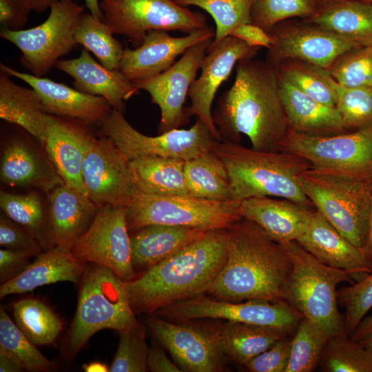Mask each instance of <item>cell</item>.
Here are the masks:
<instances>
[{"label": "cell", "mask_w": 372, "mask_h": 372, "mask_svg": "<svg viewBox=\"0 0 372 372\" xmlns=\"http://www.w3.org/2000/svg\"><path fill=\"white\" fill-rule=\"evenodd\" d=\"M358 342L372 352V332L358 341Z\"/></svg>", "instance_id": "be15d7a7"}, {"label": "cell", "mask_w": 372, "mask_h": 372, "mask_svg": "<svg viewBox=\"0 0 372 372\" xmlns=\"http://www.w3.org/2000/svg\"><path fill=\"white\" fill-rule=\"evenodd\" d=\"M31 11L24 0H0L1 29L23 30Z\"/></svg>", "instance_id": "816d5d0a"}, {"label": "cell", "mask_w": 372, "mask_h": 372, "mask_svg": "<svg viewBox=\"0 0 372 372\" xmlns=\"http://www.w3.org/2000/svg\"><path fill=\"white\" fill-rule=\"evenodd\" d=\"M103 21L114 34L138 47L150 30L189 34L208 28L205 16L174 0H101Z\"/></svg>", "instance_id": "7c38bea8"}, {"label": "cell", "mask_w": 372, "mask_h": 372, "mask_svg": "<svg viewBox=\"0 0 372 372\" xmlns=\"http://www.w3.org/2000/svg\"><path fill=\"white\" fill-rule=\"evenodd\" d=\"M307 23L287 27L276 25L269 32L273 43L266 61L276 68L284 60L297 59L327 70L340 55L362 47Z\"/></svg>", "instance_id": "d6986e66"}, {"label": "cell", "mask_w": 372, "mask_h": 372, "mask_svg": "<svg viewBox=\"0 0 372 372\" xmlns=\"http://www.w3.org/2000/svg\"><path fill=\"white\" fill-rule=\"evenodd\" d=\"M180 6H195L207 12L214 20L215 36L210 45L218 43L238 25L252 23L254 0H174Z\"/></svg>", "instance_id": "b9f144b4"}, {"label": "cell", "mask_w": 372, "mask_h": 372, "mask_svg": "<svg viewBox=\"0 0 372 372\" xmlns=\"http://www.w3.org/2000/svg\"><path fill=\"white\" fill-rule=\"evenodd\" d=\"M4 309H0V349L14 358L23 369L29 371H52L56 366L45 357Z\"/></svg>", "instance_id": "60d3db41"}, {"label": "cell", "mask_w": 372, "mask_h": 372, "mask_svg": "<svg viewBox=\"0 0 372 372\" xmlns=\"http://www.w3.org/2000/svg\"><path fill=\"white\" fill-rule=\"evenodd\" d=\"M84 14V7L74 0H59L42 23L17 31L1 29L0 36L21 51L24 68L43 77L76 45L74 34Z\"/></svg>", "instance_id": "9c48e42d"}, {"label": "cell", "mask_w": 372, "mask_h": 372, "mask_svg": "<svg viewBox=\"0 0 372 372\" xmlns=\"http://www.w3.org/2000/svg\"><path fill=\"white\" fill-rule=\"evenodd\" d=\"M23 367L11 356L0 349V371L1 372H19Z\"/></svg>", "instance_id": "9f6ffc18"}, {"label": "cell", "mask_w": 372, "mask_h": 372, "mask_svg": "<svg viewBox=\"0 0 372 372\" xmlns=\"http://www.w3.org/2000/svg\"><path fill=\"white\" fill-rule=\"evenodd\" d=\"M100 207L65 184L49 194V215L55 247L71 251L94 221Z\"/></svg>", "instance_id": "484cf974"}, {"label": "cell", "mask_w": 372, "mask_h": 372, "mask_svg": "<svg viewBox=\"0 0 372 372\" xmlns=\"http://www.w3.org/2000/svg\"><path fill=\"white\" fill-rule=\"evenodd\" d=\"M147 370L152 372H183L180 368L171 360L158 346L149 348L147 356Z\"/></svg>", "instance_id": "11a10c76"}, {"label": "cell", "mask_w": 372, "mask_h": 372, "mask_svg": "<svg viewBox=\"0 0 372 372\" xmlns=\"http://www.w3.org/2000/svg\"><path fill=\"white\" fill-rule=\"evenodd\" d=\"M0 68V117L16 125L43 147L47 135V115L42 100L32 87L19 85Z\"/></svg>", "instance_id": "4dcf8cb0"}, {"label": "cell", "mask_w": 372, "mask_h": 372, "mask_svg": "<svg viewBox=\"0 0 372 372\" xmlns=\"http://www.w3.org/2000/svg\"><path fill=\"white\" fill-rule=\"evenodd\" d=\"M89 125L79 119L48 114L47 135L43 147L64 184L86 196L83 163L96 139Z\"/></svg>", "instance_id": "44dd1931"}, {"label": "cell", "mask_w": 372, "mask_h": 372, "mask_svg": "<svg viewBox=\"0 0 372 372\" xmlns=\"http://www.w3.org/2000/svg\"><path fill=\"white\" fill-rule=\"evenodd\" d=\"M87 264L78 259L72 251L54 247L41 252L21 273L1 285L0 298L32 291L58 282L76 283L81 280Z\"/></svg>", "instance_id": "f1b7e54d"}, {"label": "cell", "mask_w": 372, "mask_h": 372, "mask_svg": "<svg viewBox=\"0 0 372 372\" xmlns=\"http://www.w3.org/2000/svg\"><path fill=\"white\" fill-rule=\"evenodd\" d=\"M82 175L88 197L99 207H125L137 190L130 161L106 136L94 140L85 157Z\"/></svg>", "instance_id": "e0dca14e"}, {"label": "cell", "mask_w": 372, "mask_h": 372, "mask_svg": "<svg viewBox=\"0 0 372 372\" xmlns=\"http://www.w3.org/2000/svg\"><path fill=\"white\" fill-rule=\"evenodd\" d=\"M363 250L368 260L372 264V198L371 205L369 232L366 242Z\"/></svg>", "instance_id": "94428289"}, {"label": "cell", "mask_w": 372, "mask_h": 372, "mask_svg": "<svg viewBox=\"0 0 372 372\" xmlns=\"http://www.w3.org/2000/svg\"><path fill=\"white\" fill-rule=\"evenodd\" d=\"M298 181L313 207L363 250L369 232L372 180L311 167L299 175Z\"/></svg>", "instance_id": "52a82bcc"}, {"label": "cell", "mask_w": 372, "mask_h": 372, "mask_svg": "<svg viewBox=\"0 0 372 372\" xmlns=\"http://www.w3.org/2000/svg\"><path fill=\"white\" fill-rule=\"evenodd\" d=\"M227 256L225 228L208 230L167 258L124 281L135 314H151L184 300L205 294Z\"/></svg>", "instance_id": "3957f363"}, {"label": "cell", "mask_w": 372, "mask_h": 372, "mask_svg": "<svg viewBox=\"0 0 372 372\" xmlns=\"http://www.w3.org/2000/svg\"><path fill=\"white\" fill-rule=\"evenodd\" d=\"M184 172L189 196L212 200L232 201L227 171L212 150L186 161Z\"/></svg>", "instance_id": "e575fe53"}, {"label": "cell", "mask_w": 372, "mask_h": 372, "mask_svg": "<svg viewBox=\"0 0 372 372\" xmlns=\"http://www.w3.org/2000/svg\"><path fill=\"white\" fill-rule=\"evenodd\" d=\"M117 350L110 366V372H145L147 371L149 347L145 340V327L118 333Z\"/></svg>", "instance_id": "7dc6e473"}, {"label": "cell", "mask_w": 372, "mask_h": 372, "mask_svg": "<svg viewBox=\"0 0 372 372\" xmlns=\"http://www.w3.org/2000/svg\"><path fill=\"white\" fill-rule=\"evenodd\" d=\"M319 364L325 372H372V352L343 331L329 338Z\"/></svg>", "instance_id": "ab89813d"}, {"label": "cell", "mask_w": 372, "mask_h": 372, "mask_svg": "<svg viewBox=\"0 0 372 372\" xmlns=\"http://www.w3.org/2000/svg\"><path fill=\"white\" fill-rule=\"evenodd\" d=\"M296 331L285 372L313 371L320 364L329 338L304 317Z\"/></svg>", "instance_id": "7bdbcfd3"}, {"label": "cell", "mask_w": 372, "mask_h": 372, "mask_svg": "<svg viewBox=\"0 0 372 372\" xmlns=\"http://www.w3.org/2000/svg\"><path fill=\"white\" fill-rule=\"evenodd\" d=\"M207 231L166 225L142 227L130 236L134 269H147L156 265L200 238Z\"/></svg>", "instance_id": "f546056e"}, {"label": "cell", "mask_w": 372, "mask_h": 372, "mask_svg": "<svg viewBox=\"0 0 372 372\" xmlns=\"http://www.w3.org/2000/svg\"><path fill=\"white\" fill-rule=\"evenodd\" d=\"M74 40L91 52L103 66L119 70L125 48L103 20L85 12L75 31Z\"/></svg>", "instance_id": "74e56055"}, {"label": "cell", "mask_w": 372, "mask_h": 372, "mask_svg": "<svg viewBox=\"0 0 372 372\" xmlns=\"http://www.w3.org/2000/svg\"><path fill=\"white\" fill-rule=\"evenodd\" d=\"M337 297L344 308L345 331L351 336L372 307V271L351 286L338 289Z\"/></svg>", "instance_id": "c3c4849f"}, {"label": "cell", "mask_w": 372, "mask_h": 372, "mask_svg": "<svg viewBox=\"0 0 372 372\" xmlns=\"http://www.w3.org/2000/svg\"><path fill=\"white\" fill-rule=\"evenodd\" d=\"M147 326L176 364L186 372H220L226 357L218 340L217 326L206 327L191 320L173 322L154 316Z\"/></svg>", "instance_id": "9a60e30c"}, {"label": "cell", "mask_w": 372, "mask_h": 372, "mask_svg": "<svg viewBox=\"0 0 372 372\" xmlns=\"http://www.w3.org/2000/svg\"><path fill=\"white\" fill-rule=\"evenodd\" d=\"M278 76L280 96L289 129L310 135L345 132L341 116L335 107L313 99L289 83L279 72Z\"/></svg>", "instance_id": "83f0119b"}, {"label": "cell", "mask_w": 372, "mask_h": 372, "mask_svg": "<svg viewBox=\"0 0 372 372\" xmlns=\"http://www.w3.org/2000/svg\"><path fill=\"white\" fill-rule=\"evenodd\" d=\"M335 107L346 130L372 125V87H347L333 79Z\"/></svg>", "instance_id": "f6af8a7d"}, {"label": "cell", "mask_w": 372, "mask_h": 372, "mask_svg": "<svg viewBox=\"0 0 372 372\" xmlns=\"http://www.w3.org/2000/svg\"><path fill=\"white\" fill-rule=\"evenodd\" d=\"M143 327L130 304L124 281L107 267L87 263L80 280L76 310L64 342L65 359H74L99 331L120 333Z\"/></svg>", "instance_id": "5b68a950"}, {"label": "cell", "mask_w": 372, "mask_h": 372, "mask_svg": "<svg viewBox=\"0 0 372 372\" xmlns=\"http://www.w3.org/2000/svg\"><path fill=\"white\" fill-rule=\"evenodd\" d=\"M279 244L291 262L284 300L329 338L345 331L338 307L336 287L344 282L354 284V276L323 264L296 241Z\"/></svg>", "instance_id": "8992f818"}, {"label": "cell", "mask_w": 372, "mask_h": 372, "mask_svg": "<svg viewBox=\"0 0 372 372\" xmlns=\"http://www.w3.org/2000/svg\"><path fill=\"white\" fill-rule=\"evenodd\" d=\"M29 255L5 248L0 249V282L2 284L21 273L30 263Z\"/></svg>", "instance_id": "f5cc1de1"}, {"label": "cell", "mask_w": 372, "mask_h": 372, "mask_svg": "<svg viewBox=\"0 0 372 372\" xmlns=\"http://www.w3.org/2000/svg\"><path fill=\"white\" fill-rule=\"evenodd\" d=\"M291 343L288 336L261 353L244 366L249 372H285L288 364Z\"/></svg>", "instance_id": "f907efd6"}, {"label": "cell", "mask_w": 372, "mask_h": 372, "mask_svg": "<svg viewBox=\"0 0 372 372\" xmlns=\"http://www.w3.org/2000/svg\"><path fill=\"white\" fill-rule=\"evenodd\" d=\"M55 67L70 76L75 89L105 99L114 110L123 112L125 101L140 90L120 70H110L96 61L86 49L72 59H60Z\"/></svg>", "instance_id": "d4e9b609"}, {"label": "cell", "mask_w": 372, "mask_h": 372, "mask_svg": "<svg viewBox=\"0 0 372 372\" xmlns=\"http://www.w3.org/2000/svg\"><path fill=\"white\" fill-rule=\"evenodd\" d=\"M276 68L289 83L307 95L323 104L335 107L333 78L326 69L297 59L284 60Z\"/></svg>", "instance_id": "f35d334b"}, {"label": "cell", "mask_w": 372, "mask_h": 372, "mask_svg": "<svg viewBox=\"0 0 372 372\" xmlns=\"http://www.w3.org/2000/svg\"><path fill=\"white\" fill-rule=\"evenodd\" d=\"M371 332L372 316L363 318L350 337L358 342Z\"/></svg>", "instance_id": "6f0895ef"}, {"label": "cell", "mask_w": 372, "mask_h": 372, "mask_svg": "<svg viewBox=\"0 0 372 372\" xmlns=\"http://www.w3.org/2000/svg\"><path fill=\"white\" fill-rule=\"evenodd\" d=\"M185 163L176 158L145 156L130 161V168L134 183L142 192L188 196Z\"/></svg>", "instance_id": "d6a6232c"}, {"label": "cell", "mask_w": 372, "mask_h": 372, "mask_svg": "<svg viewBox=\"0 0 372 372\" xmlns=\"http://www.w3.org/2000/svg\"><path fill=\"white\" fill-rule=\"evenodd\" d=\"M278 150L297 155L317 169L372 180V125L330 135H310L289 129Z\"/></svg>", "instance_id": "30bf717a"}, {"label": "cell", "mask_w": 372, "mask_h": 372, "mask_svg": "<svg viewBox=\"0 0 372 372\" xmlns=\"http://www.w3.org/2000/svg\"><path fill=\"white\" fill-rule=\"evenodd\" d=\"M313 208L287 199L263 196L239 202L238 211L241 217L258 224L279 243L299 239Z\"/></svg>", "instance_id": "4316f807"}, {"label": "cell", "mask_w": 372, "mask_h": 372, "mask_svg": "<svg viewBox=\"0 0 372 372\" xmlns=\"http://www.w3.org/2000/svg\"><path fill=\"white\" fill-rule=\"evenodd\" d=\"M312 1L313 3L315 4L316 8H318L319 7H321L328 3L343 1V0H312Z\"/></svg>", "instance_id": "e7e4bbea"}, {"label": "cell", "mask_w": 372, "mask_h": 372, "mask_svg": "<svg viewBox=\"0 0 372 372\" xmlns=\"http://www.w3.org/2000/svg\"><path fill=\"white\" fill-rule=\"evenodd\" d=\"M260 49L228 36L218 43L209 46L201 62V72L189 88L188 96L191 105L185 108V113L188 118L196 116L218 141L223 138L214 123L211 111L216 93L227 80L237 63L254 57Z\"/></svg>", "instance_id": "ac0fdd59"}, {"label": "cell", "mask_w": 372, "mask_h": 372, "mask_svg": "<svg viewBox=\"0 0 372 372\" xmlns=\"http://www.w3.org/2000/svg\"><path fill=\"white\" fill-rule=\"evenodd\" d=\"M211 150L226 167L232 201L279 197L313 207L298 181L299 175L311 167L305 159L282 151H260L227 141H216Z\"/></svg>", "instance_id": "277c9868"}, {"label": "cell", "mask_w": 372, "mask_h": 372, "mask_svg": "<svg viewBox=\"0 0 372 372\" xmlns=\"http://www.w3.org/2000/svg\"><path fill=\"white\" fill-rule=\"evenodd\" d=\"M0 245L3 248L36 257L43 249L39 242L25 228L5 214L0 217Z\"/></svg>", "instance_id": "681fc988"}, {"label": "cell", "mask_w": 372, "mask_h": 372, "mask_svg": "<svg viewBox=\"0 0 372 372\" xmlns=\"http://www.w3.org/2000/svg\"><path fill=\"white\" fill-rule=\"evenodd\" d=\"M0 207L8 218L34 236L44 251L55 247L49 210L38 194H16L1 191Z\"/></svg>", "instance_id": "d590c367"}, {"label": "cell", "mask_w": 372, "mask_h": 372, "mask_svg": "<svg viewBox=\"0 0 372 372\" xmlns=\"http://www.w3.org/2000/svg\"><path fill=\"white\" fill-rule=\"evenodd\" d=\"M12 309L16 324L36 345L53 343L62 330L59 317L39 300H19L12 304Z\"/></svg>", "instance_id": "8d00e7d4"}, {"label": "cell", "mask_w": 372, "mask_h": 372, "mask_svg": "<svg viewBox=\"0 0 372 372\" xmlns=\"http://www.w3.org/2000/svg\"><path fill=\"white\" fill-rule=\"evenodd\" d=\"M86 8L93 16L103 20V14L99 0H84Z\"/></svg>", "instance_id": "6125c7cd"}, {"label": "cell", "mask_w": 372, "mask_h": 372, "mask_svg": "<svg viewBox=\"0 0 372 372\" xmlns=\"http://www.w3.org/2000/svg\"><path fill=\"white\" fill-rule=\"evenodd\" d=\"M71 251L86 263L108 268L123 281L136 277L123 207L105 205L100 207L92 225Z\"/></svg>", "instance_id": "5bb4252c"}, {"label": "cell", "mask_w": 372, "mask_h": 372, "mask_svg": "<svg viewBox=\"0 0 372 372\" xmlns=\"http://www.w3.org/2000/svg\"><path fill=\"white\" fill-rule=\"evenodd\" d=\"M29 8L37 12H43L50 9L51 6L59 0H24Z\"/></svg>", "instance_id": "680465c9"}, {"label": "cell", "mask_w": 372, "mask_h": 372, "mask_svg": "<svg viewBox=\"0 0 372 372\" xmlns=\"http://www.w3.org/2000/svg\"><path fill=\"white\" fill-rule=\"evenodd\" d=\"M217 330L224 355L242 366L289 335L269 327L227 320L217 326Z\"/></svg>", "instance_id": "836d02e7"}, {"label": "cell", "mask_w": 372, "mask_h": 372, "mask_svg": "<svg viewBox=\"0 0 372 372\" xmlns=\"http://www.w3.org/2000/svg\"><path fill=\"white\" fill-rule=\"evenodd\" d=\"M214 36L211 27L180 37L162 30H150L138 47L124 49L119 70L133 83L148 79L169 69L189 48Z\"/></svg>", "instance_id": "ffe728a7"}, {"label": "cell", "mask_w": 372, "mask_h": 372, "mask_svg": "<svg viewBox=\"0 0 372 372\" xmlns=\"http://www.w3.org/2000/svg\"><path fill=\"white\" fill-rule=\"evenodd\" d=\"M212 41L209 39L189 48L165 72L134 83L139 90L146 91L152 102L160 108L158 134L178 129L187 123L184 104Z\"/></svg>", "instance_id": "2e32d148"}, {"label": "cell", "mask_w": 372, "mask_h": 372, "mask_svg": "<svg viewBox=\"0 0 372 372\" xmlns=\"http://www.w3.org/2000/svg\"><path fill=\"white\" fill-rule=\"evenodd\" d=\"M229 36L236 37L250 46L269 49L273 39L264 29L253 23H243L231 31Z\"/></svg>", "instance_id": "db71d44e"}, {"label": "cell", "mask_w": 372, "mask_h": 372, "mask_svg": "<svg viewBox=\"0 0 372 372\" xmlns=\"http://www.w3.org/2000/svg\"><path fill=\"white\" fill-rule=\"evenodd\" d=\"M312 0H254L252 23L268 33L281 21L292 17L309 18L316 11Z\"/></svg>", "instance_id": "bcb514c9"}, {"label": "cell", "mask_w": 372, "mask_h": 372, "mask_svg": "<svg viewBox=\"0 0 372 372\" xmlns=\"http://www.w3.org/2000/svg\"><path fill=\"white\" fill-rule=\"evenodd\" d=\"M225 229L227 259L205 294L229 302L284 299L291 262L280 245L246 218Z\"/></svg>", "instance_id": "7a4b0ae2"}, {"label": "cell", "mask_w": 372, "mask_h": 372, "mask_svg": "<svg viewBox=\"0 0 372 372\" xmlns=\"http://www.w3.org/2000/svg\"><path fill=\"white\" fill-rule=\"evenodd\" d=\"M101 125L103 135L129 161L145 156L176 158L186 161L211 150L218 141L198 118L189 129H174L150 136L134 128L123 112L112 109Z\"/></svg>", "instance_id": "8fae6325"}, {"label": "cell", "mask_w": 372, "mask_h": 372, "mask_svg": "<svg viewBox=\"0 0 372 372\" xmlns=\"http://www.w3.org/2000/svg\"><path fill=\"white\" fill-rule=\"evenodd\" d=\"M239 202L180 195H156L136 190L125 207L129 231L150 225L214 229L226 228L240 218Z\"/></svg>", "instance_id": "ba28073f"}, {"label": "cell", "mask_w": 372, "mask_h": 372, "mask_svg": "<svg viewBox=\"0 0 372 372\" xmlns=\"http://www.w3.org/2000/svg\"><path fill=\"white\" fill-rule=\"evenodd\" d=\"M327 70L343 87H372V45L344 53Z\"/></svg>", "instance_id": "ee69618b"}, {"label": "cell", "mask_w": 372, "mask_h": 372, "mask_svg": "<svg viewBox=\"0 0 372 372\" xmlns=\"http://www.w3.org/2000/svg\"><path fill=\"white\" fill-rule=\"evenodd\" d=\"M212 117L223 141L240 143L245 135L253 149L279 151L289 125L277 68L254 57L239 61L234 83L218 99Z\"/></svg>", "instance_id": "6da1fadb"}, {"label": "cell", "mask_w": 372, "mask_h": 372, "mask_svg": "<svg viewBox=\"0 0 372 372\" xmlns=\"http://www.w3.org/2000/svg\"><path fill=\"white\" fill-rule=\"evenodd\" d=\"M0 177L10 187H34L49 196L64 184L48 157L30 143L14 137L4 145L1 157Z\"/></svg>", "instance_id": "cb8c5ba5"}, {"label": "cell", "mask_w": 372, "mask_h": 372, "mask_svg": "<svg viewBox=\"0 0 372 372\" xmlns=\"http://www.w3.org/2000/svg\"><path fill=\"white\" fill-rule=\"evenodd\" d=\"M320 26L360 46L372 45V5L343 0L324 5L308 18Z\"/></svg>", "instance_id": "1f68e13d"}, {"label": "cell", "mask_w": 372, "mask_h": 372, "mask_svg": "<svg viewBox=\"0 0 372 372\" xmlns=\"http://www.w3.org/2000/svg\"><path fill=\"white\" fill-rule=\"evenodd\" d=\"M157 316L173 322L202 319L225 320L280 330L289 335L303 318L289 302L251 300L229 302L199 295L158 310Z\"/></svg>", "instance_id": "4fadbf2b"}, {"label": "cell", "mask_w": 372, "mask_h": 372, "mask_svg": "<svg viewBox=\"0 0 372 372\" xmlns=\"http://www.w3.org/2000/svg\"><path fill=\"white\" fill-rule=\"evenodd\" d=\"M82 368L85 372H108L110 366L101 362L93 361L89 363H85Z\"/></svg>", "instance_id": "91938a15"}, {"label": "cell", "mask_w": 372, "mask_h": 372, "mask_svg": "<svg viewBox=\"0 0 372 372\" xmlns=\"http://www.w3.org/2000/svg\"><path fill=\"white\" fill-rule=\"evenodd\" d=\"M296 242L323 264L349 271L356 282L372 271V264L364 251L344 237L315 208Z\"/></svg>", "instance_id": "603a6c76"}, {"label": "cell", "mask_w": 372, "mask_h": 372, "mask_svg": "<svg viewBox=\"0 0 372 372\" xmlns=\"http://www.w3.org/2000/svg\"><path fill=\"white\" fill-rule=\"evenodd\" d=\"M0 68L34 89L40 96L48 114L79 119L90 124H101L113 109L102 96L88 94L48 78L18 71L3 63L0 64Z\"/></svg>", "instance_id": "7402d4cb"}]
</instances>
